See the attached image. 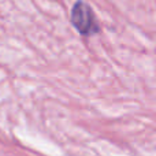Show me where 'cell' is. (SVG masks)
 Wrapping results in <instances>:
<instances>
[{
	"mask_svg": "<svg viewBox=\"0 0 156 156\" xmlns=\"http://www.w3.org/2000/svg\"><path fill=\"white\" fill-rule=\"evenodd\" d=\"M71 21H73L74 26L80 30L82 34H90L97 29L96 21L92 10L82 2H78L73 8V14H71Z\"/></svg>",
	"mask_w": 156,
	"mask_h": 156,
	"instance_id": "6da1fadb",
	"label": "cell"
}]
</instances>
